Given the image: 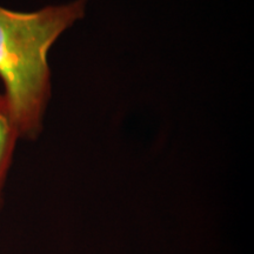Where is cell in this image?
I'll list each match as a JSON object with an SVG mask.
<instances>
[{
    "mask_svg": "<svg viewBox=\"0 0 254 254\" xmlns=\"http://www.w3.org/2000/svg\"><path fill=\"white\" fill-rule=\"evenodd\" d=\"M87 0L15 12L0 6V80L19 136L34 140L51 98L47 55L56 40L84 17Z\"/></svg>",
    "mask_w": 254,
    "mask_h": 254,
    "instance_id": "1",
    "label": "cell"
},
{
    "mask_svg": "<svg viewBox=\"0 0 254 254\" xmlns=\"http://www.w3.org/2000/svg\"><path fill=\"white\" fill-rule=\"evenodd\" d=\"M20 138L6 97L0 93V207L2 206V189L11 166L17 140Z\"/></svg>",
    "mask_w": 254,
    "mask_h": 254,
    "instance_id": "2",
    "label": "cell"
}]
</instances>
